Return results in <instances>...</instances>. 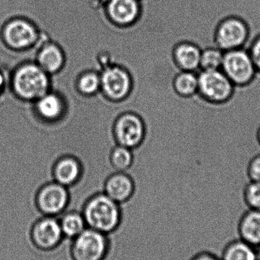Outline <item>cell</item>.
I'll use <instances>...</instances> for the list:
<instances>
[{
  "label": "cell",
  "instance_id": "cell-11",
  "mask_svg": "<svg viewBox=\"0 0 260 260\" xmlns=\"http://www.w3.org/2000/svg\"><path fill=\"white\" fill-rule=\"evenodd\" d=\"M248 36L247 24L240 18L230 17L218 25L215 33V44L224 52L244 48Z\"/></svg>",
  "mask_w": 260,
  "mask_h": 260
},
{
  "label": "cell",
  "instance_id": "cell-27",
  "mask_svg": "<svg viewBox=\"0 0 260 260\" xmlns=\"http://www.w3.org/2000/svg\"><path fill=\"white\" fill-rule=\"evenodd\" d=\"M257 72L260 73V36L258 37L248 49Z\"/></svg>",
  "mask_w": 260,
  "mask_h": 260
},
{
  "label": "cell",
  "instance_id": "cell-7",
  "mask_svg": "<svg viewBox=\"0 0 260 260\" xmlns=\"http://www.w3.org/2000/svg\"><path fill=\"white\" fill-rule=\"evenodd\" d=\"M101 93L111 102H120L126 99L133 89L131 73L118 64L107 67L100 72Z\"/></svg>",
  "mask_w": 260,
  "mask_h": 260
},
{
  "label": "cell",
  "instance_id": "cell-33",
  "mask_svg": "<svg viewBox=\"0 0 260 260\" xmlns=\"http://www.w3.org/2000/svg\"><path fill=\"white\" fill-rule=\"evenodd\" d=\"M257 141H258V143H259V145L260 146V126H259V129H258V131H257Z\"/></svg>",
  "mask_w": 260,
  "mask_h": 260
},
{
  "label": "cell",
  "instance_id": "cell-22",
  "mask_svg": "<svg viewBox=\"0 0 260 260\" xmlns=\"http://www.w3.org/2000/svg\"><path fill=\"white\" fill-rule=\"evenodd\" d=\"M76 89L80 95L92 97L101 91L100 73L95 70L83 72L76 81Z\"/></svg>",
  "mask_w": 260,
  "mask_h": 260
},
{
  "label": "cell",
  "instance_id": "cell-25",
  "mask_svg": "<svg viewBox=\"0 0 260 260\" xmlns=\"http://www.w3.org/2000/svg\"><path fill=\"white\" fill-rule=\"evenodd\" d=\"M243 203L247 209L260 211V181H250L246 185Z\"/></svg>",
  "mask_w": 260,
  "mask_h": 260
},
{
  "label": "cell",
  "instance_id": "cell-3",
  "mask_svg": "<svg viewBox=\"0 0 260 260\" xmlns=\"http://www.w3.org/2000/svg\"><path fill=\"white\" fill-rule=\"evenodd\" d=\"M109 235L87 228L70 241L71 260H105L110 251Z\"/></svg>",
  "mask_w": 260,
  "mask_h": 260
},
{
  "label": "cell",
  "instance_id": "cell-8",
  "mask_svg": "<svg viewBox=\"0 0 260 260\" xmlns=\"http://www.w3.org/2000/svg\"><path fill=\"white\" fill-rule=\"evenodd\" d=\"M221 70L235 86L250 83L257 73L250 53L244 48L224 52Z\"/></svg>",
  "mask_w": 260,
  "mask_h": 260
},
{
  "label": "cell",
  "instance_id": "cell-31",
  "mask_svg": "<svg viewBox=\"0 0 260 260\" xmlns=\"http://www.w3.org/2000/svg\"><path fill=\"white\" fill-rule=\"evenodd\" d=\"M256 260H260V246L256 247Z\"/></svg>",
  "mask_w": 260,
  "mask_h": 260
},
{
  "label": "cell",
  "instance_id": "cell-20",
  "mask_svg": "<svg viewBox=\"0 0 260 260\" xmlns=\"http://www.w3.org/2000/svg\"><path fill=\"white\" fill-rule=\"evenodd\" d=\"M174 92L182 98H190L198 94V72L179 71L172 79Z\"/></svg>",
  "mask_w": 260,
  "mask_h": 260
},
{
  "label": "cell",
  "instance_id": "cell-17",
  "mask_svg": "<svg viewBox=\"0 0 260 260\" xmlns=\"http://www.w3.org/2000/svg\"><path fill=\"white\" fill-rule=\"evenodd\" d=\"M201 50L192 43L182 42L174 47L172 59L179 71L198 72Z\"/></svg>",
  "mask_w": 260,
  "mask_h": 260
},
{
  "label": "cell",
  "instance_id": "cell-12",
  "mask_svg": "<svg viewBox=\"0 0 260 260\" xmlns=\"http://www.w3.org/2000/svg\"><path fill=\"white\" fill-rule=\"evenodd\" d=\"M32 108L38 120L49 124L60 123L67 111L65 99L53 90L33 102Z\"/></svg>",
  "mask_w": 260,
  "mask_h": 260
},
{
  "label": "cell",
  "instance_id": "cell-9",
  "mask_svg": "<svg viewBox=\"0 0 260 260\" xmlns=\"http://www.w3.org/2000/svg\"><path fill=\"white\" fill-rule=\"evenodd\" d=\"M113 136L116 144L137 149L146 136V126L142 117L133 112H126L118 117L113 125Z\"/></svg>",
  "mask_w": 260,
  "mask_h": 260
},
{
  "label": "cell",
  "instance_id": "cell-2",
  "mask_svg": "<svg viewBox=\"0 0 260 260\" xmlns=\"http://www.w3.org/2000/svg\"><path fill=\"white\" fill-rule=\"evenodd\" d=\"M80 211L87 228L107 235L117 232L123 218L122 206L103 192L89 197Z\"/></svg>",
  "mask_w": 260,
  "mask_h": 260
},
{
  "label": "cell",
  "instance_id": "cell-28",
  "mask_svg": "<svg viewBox=\"0 0 260 260\" xmlns=\"http://www.w3.org/2000/svg\"><path fill=\"white\" fill-rule=\"evenodd\" d=\"M189 260H221V258L212 252L204 250L195 253Z\"/></svg>",
  "mask_w": 260,
  "mask_h": 260
},
{
  "label": "cell",
  "instance_id": "cell-1",
  "mask_svg": "<svg viewBox=\"0 0 260 260\" xmlns=\"http://www.w3.org/2000/svg\"><path fill=\"white\" fill-rule=\"evenodd\" d=\"M9 87L17 99L33 103L51 91V77L35 60L24 61L12 71Z\"/></svg>",
  "mask_w": 260,
  "mask_h": 260
},
{
  "label": "cell",
  "instance_id": "cell-13",
  "mask_svg": "<svg viewBox=\"0 0 260 260\" xmlns=\"http://www.w3.org/2000/svg\"><path fill=\"white\" fill-rule=\"evenodd\" d=\"M135 183L132 177L125 172H114L104 183L103 192L116 203L123 206L134 198Z\"/></svg>",
  "mask_w": 260,
  "mask_h": 260
},
{
  "label": "cell",
  "instance_id": "cell-15",
  "mask_svg": "<svg viewBox=\"0 0 260 260\" xmlns=\"http://www.w3.org/2000/svg\"><path fill=\"white\" fill-rule=\"evenodd\" d=\"M107 13L110 19L119 26L134 24L141 14L138 0H109Z\"/></svg>",
  "mask_w": 260,
  "mask_h": 260
},
{
  "label": "cell",
  "instance_id": "cell-29",
  "mask_svg": "<svg viewBox=\"0 0 260 260\" xmlns=\"http://www.w3.org/2000/svg\"><path fill=\"white\" fill-rule=\"evenodd\" d=\"M10 76L0 69V95L9 85Z\"/></svg>",
  "mask_w": 260,
  "mask_h": 260
},
{
  "label": "cell",
  "instance_id": "cell-24",
  "mask_svg": "<svg viewBox=\"0 0 260 260\" xmlns=\"http://www.w3.org/2000/svg\"><path fill=\"white\" fill-rule=\"evenodd\" d=\"M224 52L218 47H208L201 50L200 70H221Z\"/></svg>",
  "mask_w": 260,
  "mask_h": 260
},
{
  "label": "cell",
  "instance_id": "cell-5",
  "mask_svg": "<svg viewBox=\"0 0 260 260\" xmlns=\"http://www.w3.org/2000/svg\"><path fill=\"white\" fill-rule=\"evenodd\" d=\"M70 200L69 188L51 181L43 185L37 191L34 203L40 215L59 217L69 209Z\"/></svg>",
  "mask_w": 260,
  "mask_h": 260
},
{
  "label": "cell",
  "instance_id": "cell-23",
  "mask_svg": "<svg viewBox=\"0 0 260 260\" xmlns=\"http://www.w3.org/2000/svg\"><path fill=\"white\" fill-rule=\"evenodd\" d=\"M134 151L131 148L116 145L110 153V164L116 172H127L134 163Z\"/></svg>",
  "mask_w": 260,
  "mask_h": 260
},
{
  "label": "cell",
  "instance_id": "cell-19",
  "mask_svg": "<svg viewBox=\"0 0 260 260\" xmlns=\"http://www.w3.org/2000/svg\"><path fill=\"white\" fill-rule=\"evenodd\" d=\"M58 220L65 241H72L87 229L85 218L79 209H67Z\"/></svg>",
  "mask_w": 260,
  "mask_h": 260
},
{
  "label": "cell",
  "instance_id": "cell-6",
  "mask_svg": "<svg viewBox=\"0 0 260 260\" xmlns=\"http://www.w3.org/2000/svg\"><path fill=\"white\" fill-rule=\"evenodd\" d=\"M29 239L34 248L48 253L57 249L64 240L58 217L41 215L31 226Z\"/></svg>",
  "mask_w": 260,
  "mask_h": 260
},
{
  "label": "cell",
  "instance_id": "cell-10",
  "mask_svg": "<svg viewBox=\"0 0 260 260\" xmlns=\"http://www.w3.org/2000/svg\"><path fill=\"white\" fill-rule=\"evenodd\" d=\"M2 38L10 50L21 52L32 48L38 42V32L26 20L11 18L3 26Z\"/></svg>",
  "mask_w": 260,
  "mask_h": 260
},
{
  "label": "cell",
  "instance_id": "cell-26",
  "mask_svg": "<svg viewBox=\"0 0 260 260\" xmlns=\"http://www.w3.org/2000/svg\"><path fill=\"white\" fill-rule=\"evenodd\" d=\"M247 176L250 181H260V153L255 155L249 163Z\"/></svg>",
  "mask_w": 260,
  "mask_h": 260
},
{
  "label": "cell",
  "instance_id": "cell-21",
  "mask_svg": "<svg viewBox=\"0 0 260 260\" xmlns=\"http://www.w3.org/2000/svg\"><path fill=\"white\" fill-rule=\"evenodd\" d=\"M221 260H256V247L239 239L233 240L223 249Z\"/></svg>",
  "mask_w": 260,
  "mask_h": 260
},
{
  "label": "cell",
  "instance_id": "cell-18",
  "mask_svg": "<svg viewBox=\"0 0 260 260\" xmlns=\"http://www.w3.org/2000/svg\"><path fill=\"white\" fill-rule=\"evenodd\" d=\"M239 238L254 247L260 246V211L247 209L238 224Z\"/></svg>",
  "mask_w": 260,
  "mask_h": 260
},
{
  "label": "cell",
  "instance_id": "cell-16",
  "mask_svg": "<svg viewBox=\"0 0 260 260\" xmlns=\"http://www.w3.org/2000/svg\"><path fill=\"white\" fill-rule=\"evenodd\" d=\"M35 61L51 76L59 73L64 68L66 55L61 46L54 43H46L38 49Z\"/></svg>",
  "mask_w": 260,
  "mask_h": 260
},
{
  "label": "cell",
  "instance_id": "cell-14",
  "mask_svg": "<svg viewBox=\"0 0 260 260\" xmlns=\"http://www.w3.org/2000/svg\"><path fill=\"white\" fill-rule=\"evenodd\" d=\"M83 173L82 164L74 156L66 155L58 159L53 168V180L70 188L77 184Z\"/></svg>",
  "mask_w": 260,
  "mask_h": 260
},
{
  "label": "cell",
  "instance_id": "cell-30",
  "mask_svg": "<svg viewBox=\"0 0 260 260\" xmlns=\"http://www.w3.org/2000/svg\"><path fill=\"white\" fill-rule=\"evenodd\" d=\"M5 91H6V90H5ZM6 94H7L8 97H9V94H8V93H6ZM9 102H10V99H9ZM10 105H11V102H10ZM11 106H12V105H11ZM11 108H12V107H11ZM12 119H13V117H12ZM11 134H12V129H11ZM10 142H11V136H10ZM9 147H10V142H9V148H8L7 151H6V150L3 149V148H2V147H1V148H3V149L5 151H6V152H9Z\"/></svg>",
  "mask_w": 260,
  "mask_h": 260
},
{
  "label": "cell",
  "instance_id": "cell-4",
  "mask_svg": "<svg viewBox=\"0 0 260 260\" xmlns=\"http://www.w3.org/2000/svg\"><path fill=\"white\" fill-rule=\"evenodd\" d=\"M198 95L212 104H221L233 95L235 85L221 70L198 72Z\"/></svg>",
  "mask_w": 260,
  "mask_h": 260
},
{
  "label": "cell",
  "instance_id": "cell-34",
  "mask_svg": "<svg viewBox=\"0 0 260 260\" xmlns=\"http://www.w3.org/2000/svg\"><path fill=\"white\" fill-rule=\"evenodd\" d=\"M6 91H7V89H6ZM8 93H9V92H8ZM9 97H10V94H9ZM10 99H11V97H10ZM11 103H12V102H11ZM12 110H13V108H12ZM13 120H14V117H13ZM12 129H13V126H12ZM11 142H12V140H11ZM10 148H11V147H10ZM3 151H4V150H3ZM5 152H6V151H5ZM9 153H10V151H9ZM9 154H7V153H6V154H9Z\"/></svg>",
  "mask_w": 260,
  "mask_h": 260
},
{
  "label": "cell",
  "instance_id": "cell-32",
  "mask_svg": "<svg viewBox=\"0 0 260 260\" xmlns=\"http://www.w3.org/2000/svg\"><path fill=\"white\" fill-rule=\"evenodd\" d=\"M6 90V89H5ZM7 93H8V91H7ZM8 94H9V93H8ZM9 99H10V97H9ZM10 102H11V99H10ZM11 105H12V103H11ZM12 117H13V110H12ZM12 126H13V119H12ZM11 139H12V134H11ZM10 146H11V142H10ZM9 151H10V147H9ZM9 152H6L7 153V154H9Z\"/></svg>",
  "mask_w": 260,
  "mask_h": 260
}]
</instances>
